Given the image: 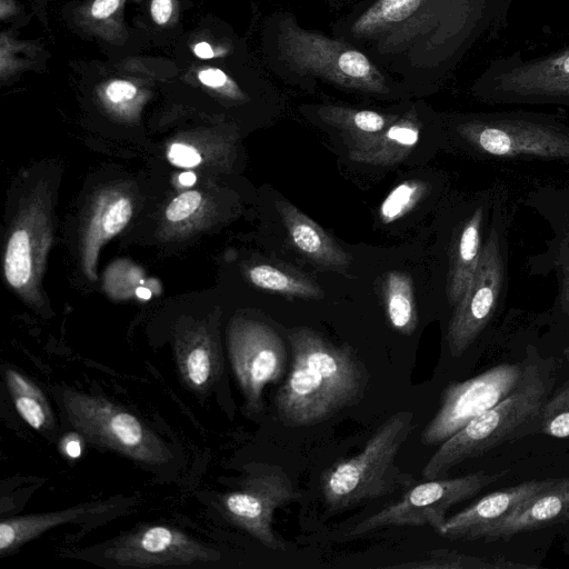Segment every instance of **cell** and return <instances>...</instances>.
<instances>
[{
  "label": "cell",
  "instance_id": "6da1fadb",
  "mask_svg": "<svg viewBox=\"0 0 569 569\" xmlns=\"http://www.w3.org/2000/svg\"><path fill=\"white\" fill-rule=\"evenodd\" d=\"M291 367L276 395L279 418L288 426L319 423L357 403L368 373L349 346H338L310 328L289 335Z\"/></svg>",
  "mask_w": 569,
  "mask_h": 569
},
{
  "label": "cell",
  "instance_id": "7a4b0ae2",
  "mask_svg": "<svg viewBox=\"0 0 569 569\" xmlns=\"http://www.w3.org/2000/svg\"><path fill=\"white\" fill-rule=\"evenodd\" d=\"M276 73L316 78L342 89L388 96L393 79L363 51L340 39L303 29L290 13L274 18Z\"/></svg>",
  "mask_w": 569,
  "mask_h": 569
},
{
  "label": "cell",
  "instance_id": "3957f363",
  "mask_svg": "<svg viewBox=\"0 0 569 569\" xmlns=\"http://www.w3.org/2000/svg\"><path fill=\"white\" fill-rule=\"evenodd\" d=\"M552 383L548 367L526 366L518 387L509 396L440 443L422 469L423 478H446L455 466L516 438L540 418Z\"/></svg>",
  "mask_w": 569,
  "mask_h": 569
},
{
  "label": "cell",
  "instance_id": "277c9868",
  "mask_svg": "<svg viewBox=\"0 0 569 569\" xmlns=\"http://www.w3.org/2000/svg\"><path fill=\"white\" fill-rule=\"evenodd\" d=\"M413 412L388 417L357 455L326 469L320 489L326 507L341 511L410 488L415 479L396 463L397 456L415 429Z\"/></svg>",
  "mask_w": 569,
  "mask_h": 569
},
{
  "label": "cell",
  "instance_id": "5b68a950",
  "mask_svg": "<svg viewBox=\"0 0 569 569\" xmlns=\"http://www.w3.org/2000/svg\"><path fill=\"white\" fill-rule=\"evenodd\" d=\"M508 192L495 184L493 202L482 253L462 298L452 308L446 341L452 357L462 356L502 308L509 284L508 234L511 222Z\"/></svg>",
  "mask_w": 569,
  "mask_h": 569
},
{
  "label": "cell",
  "instance_id": "8992f818",
  "mask_svg": "<svg viewBox=\"0 0 569 569\" xmlns=\"http://www.w3.org/2000/svg\"><path fill=\"white\" fill-rule=\"evenodd\" d=\"M473 156L569 163V127L543 114L507 112L461 119L453 128Z\"/></svg>",
  "mask_w": 569,
  "mask_h": 569
},
{
  "label": "cell",
  "instance_id": "52a82bcc",
  "mask_svg": "<svg viewBox=\"0 0 569 569\" xmlns=\"http://www.w3.org/2000/svg\"><path fill=\"white\" fill-rule=\"evenodd\" d=\"M62 403L70 423L91 443L144 463H164L172 457L137 416L100 396L66 391Z\"/></svg>",
  "mask_w": 569,
  "mask_h": 569
},
{
  "label": "cell",
  "instance_id": "ba28073f",
  "mask_svg": "<svg viewBox=\"0 0 569 569\" xmlns=\"http://www.w3.org/2000/svg\"><path fill=\"white\" fill-rule=\"evenodd\" d=\"M506 473L480 471L457 478L428 479L411 486L399 499L356 523L347 536L357 538L382 528L426 526L439 535L452 506L473 497Z\"/></svg>",
  "mask_w": 569,
  "mask_h": 569
},
{
  "label": "cell",
  "instance_id": "9c48e42d",
  "mask_svg": "<svg viewBox=\"0 0 569 569\" xmlns=\"http://www.w3.org/2000/svg\"><path fill=\"white\" fill-rule=\"evenodd\" d=\"M300 497L281 467L260 463L249 471L236 490L221 497L220 507L230 522L264 547L281 551L284 542L272 528L274 512Z\"/></svg>",
  "mask_w": 569,
  "mask_h": 569
},
{
  "label": "cell",
  "instance_id": "30bf717a",
  "mask_svg": "<svg viewBox=\"0 0 569 569\" xmlns=\"http://www.w3.org/2000/svg\"><path fill=\"white\" fill-rule=\"evenodd\" d=\"M522 373L519 363H501L470 379L449 383L442 391L437 412L421 432V442L425 446L442 443L509 396L518 387Z\"/></svg>",
  "mask_w": 569,
  "mask_h": 569
},
{
  "label": "cell",
  "instance_id": "8fae6325",
  "mask_svg": "<svg viewBox=\"0 0 569 569\" xmlns=\"http://www.w3.org/2000/svg\"><path fill=\"white\" fill-rule=\"evenodd\" d=\"M228 350L246 409L258 413L263 408L264 388L277 382L284 372V343L268 325L238 319L229 329Z\"/></svg>",
  "mask_w": 569,
  "mask_h": 569
},
{
  "label": "cell",
  "instance_id": "7c38bea8",
  "mask_svg": "<svg viewBox=\"0 0 569 569\" xmlns=\"http://www.w3.org/2000/svg\"><path fill=\"white\" fill-rule=\"evenodd\" d=\"M523 204L535 210L551 231L546 249L528 259L529 272L555 276L552 312L569 321V186L538 187L527 193Z\"/></svg>",
  "mask_w": 569,
  "mask_h": 569
},
{
  "label": "cell",
  "instance_id": "4fadbf2b",
  "mask_svg": "<svg viewBox=\"0 0 569 569\" xmlns=\"http://www.w3.org/2000/svg\"><path fill=\"white\" fill-rule=\"evenodd\" d=\"M104 556L119 566H191L217 561L220 553L170 526H144L116 539Z\"/></svg>",
  "mask_w": 569,
  "mask_h": 569
},
{
  "label": "cell",
  "instance_id": "5bb4252c",
  "mask_svg": "<svg viewBox=\"0 0 569 569\" xmlns=\"http://www.w3.org/2000/svg\"><path fill=\"white\" fill-rule=\"evenodd\" d=\"M495 184L482 191L457 224L446 276V298L453 308L462 298L478 267L489 226Z\"/></svg>",
  "mask_w": 569,
  "mask_h": 569
},
{
  "label": "cell",
  "instance_id": "9a60e30c",
  "mask_svg": "<svg viewBox=\"0 0 569 569\" xmlns=\"http://www.w3.org/2000/svg\"><path fill=\"white\" fill-rule=\"evenodd\" d=\"M556 480L533 479L491 492L448 518L439 536L450 540H479L486 529L509 516Z\"/></svg>",
  "mask_w": 569,
  "mask_h": 569
},
{
  "label": "cell",
  "instance_id": "2e32d148",
  "mask_svg": "<svg viewBox=\"0 0 569 569\" xmlns=\"http://www.w3.org/2000/svg\"><path fill=\"white\" fill-rule=\"evenodd\" d=\"M496 90L516 100L569 101V50L496 77Z\"/></svg>",
  "mask_w": 569,
  "mask_h": 569
},
{
  "label": "cell",
  "instance_id": "e0dca14e",
  "mask_svg": "<svg viewBox=\"0 0 569 569\" xmlns=\"http://www.w3.org/2000/svg\"><path fill=\"white\" fill-rule=\"evenodd\" d=\"M569 521V477L538 492L522 506L488 529L480 539L486 542L509 540L516 535Z\"/></svg>",
  "mask_w": 569,
  "mask_h": 569
},
{
  "label": "cell",
  "instance_id": "ac0fdd59",
  "mask_svg": "<svg viewBox=\"0 0 569 569\" xmlns=\"http://www.w3.org/2000/svg\"><path fill=\"white\" fill-rule=\"evenodd\" d=\"M276 209L293 247L311 261L329 269L345 270L352 258L310 217L292 203L276 201Z\"/></svg>",
  "mask_w": 569,
  "mask_h": 569
},
{
  "label": "cell",
  "instance_id": "d6986e66",
  "mask_svg": "<svg viewBox=\"0 0 569 569\" xmlns=\"http://www.w3.org/2000/svg\"><path fill=\"white\" fill-rule=\"evenodd\" d=\"M421 123L415 109L397 117L382 132L349 148L350 160L392 166L406 159L420 139Z\"/></svg>",
  "mask_w": 569,
  "mask_h": 569
},
{
  "label": "cell",
  "instance_id": "ffe728a7",
  "mask_svg": "<svg viewBox=\"0 0 569 569\" xmlns=\"http://www.w3.org/2000/svg\"><path fill=\"white\" fill-rule=\"evenodd\" d=\"M177 365L184 383L200 392L211 388L223 370L219 346L203 329L192 331L179 341Z\"/></svg>",
  "mask_w": 569,
  "mask_h": 569
},
{
  "label": "cell",
  "instance_id": "44dd1931",
  "mask_svg": "<svg viewBox=\"0 0 569 569\" xmlns=\"http://www.w3.org/2000/svg\"><path fill=\"white\" fill-rule=\"evenodd\" d=\"M110 507L108 502H89L53 512L2 519L0 522V555L6 556L12 553L22 545L53 527L74 521L82 517L103 513L108 511Z\"/></svg>",
  "mask_w": 569,
  "mask_h": 569
},
{
  "label": "cell",
  "instance_id": "7402d4cb",
  "mask_svg": "<svg viewBox=\"0 0 569 569\" xmlns=\"http://www.w3.org/2000/svg\"><path fill=\"white\" fill-rule=\"evenodd\" d=\"M315 112L322 122L338 129L349 138L350 146L379 134L399 116L337 104L317 106Z\"/></svg>",
  "mask_w": 569,
  "mask_h": 569
},
{
  "label": "cell",
  "instance_id": "603a6c76",
  "mask_svg": "<svg viewBox=\"0 0 569 569\" xmlns=\"http://www.w3.org/2000/svg\"><path fill=\"white\" fill-rule=\"evenodd\" d=\"M6 386L20 417L33 429L44 431L53 426V413L43 391L19 371L4 370Z\"/></svg>",
  "mask_w": 569,
  "mask_h": 569
},
{
  "label": "cell",
  "instance_id": "cb8c5ba5",
  "mask_svg": "<svg viewBox=\"0 0 569 569\" xmlns=\"http://www.w3.org/2000/svg\"><path fill=\"white\" fill-rule=\"evenodd\" d=\"M383 300L391 328L400 335L413 333L418 315L409 274L399 270L390 271L383 281Z\"/></svg>",
  "mask_w": 569,
  "mask_h": 569
},
{
  "label": "cell",
  "instance_id": "d4e9b609",
  "mask_svg": "<svg viewBox=\"0 0 569 569\" xmlns=\"http://www.w3.org/2000/svg\"><path fill=\"white\" fill-rule=\"evenodd\" d=\"M250 281L258 288L287 297L320 299L323 291L308 277L277 266L259 263L248 270Z\"/></svg>",
  "mask_w": 569,
  "mask_h": 569
},
{
  "label": "cell",
  "instance_id": "484cf974",
  "mask_svg": "<svg viewBox=\"0 0 569 569\" xmlns=\"http://www.w3.org/2000/svg\"><path fill=\"white\" fill-rule=\"evenodd\" d=\"M132 212V203L127 197L109 199L96 211L89 227L87 241L88 264L91 263V256L94 259L98 247L127 226Z\"/></svg>",
  "mask_w": 569,
  "mask_h": 569
},
{
  "label": "cell",
  "instance_id": "4316f807",
  "mask_svg": "<svg viewBox=\"0 0 569 569\" xmlns=\"http://www.w3.org/2000/svg\"><path fill=\"white\" fill-rule=\"evenodd\" d=\"M511 561L497 557L490 561L451 549H435L422 559L391 566L407 569H489L510 568Z\"/></svg>",
  "mask_w": 569,
  "mask_h": 569
},
{
  "label": "cell",
  "instance_id": "83f0119b",
  "mask_svg": "<svg viewBox=\"0 0 569 569\" xmlns=\"http://www.w3.org/2000/svg\"><path fill=\"white\" fill-rule=\"evenodd\" d=\"M4 276L10 286L23 288L33 272L31 240L27 230L12 232L6 249Z\"/></svg>",
  "mask_w": 569,
  "mask_h": 569
},
{
  "label": "cell",
  "instance_id": "f1b7e54d",
  "mask_svg": "<svg viewBox=\"0 0 569 569\" xmlns=\"http://www.w3.org/2000/svg\"><path fill=\"white\" fill-rule=\"evenodd\" d=\"M427 184L420 180H406L395 187L382 201L379 217L383 223H391L407 214L420 201Z\"/></svg>",
  "mask_w": 569,
  "mask_h": 569
},
{
  "label": "cell",
  "instance_id": "f546056e",
  "mask_svg": "<svg viewBox=\"0 0 569 569\" xmlns=\"http://www.w3.org/2000/svg\"><path fill=\"white\" fill-rule=\"evenodd\" d=\"M540 419L546 435L558 439L569 438V386L546 400Z\"/></svg>",
  "mask_w": 569,
  "mask_h": 569
},
{
  "label": "cell",
  "instance_id": "4dcf8cb0",
  "mask_svg": "<svg viewBox=\"0 0 569 569\" xmlns=\"http://www.w3.org/2000/svg\"><path fill=\"white\" fill-rule=\"evenodd\" d=\"M202 196L198 191H186L174 198L166 210L169 221L178 222L189 218L200 207Z\"/></svg>",
  "mask_w": 569,
  "mask_h": 569
},
{
  "label": "cell",
  "instance_id": "1f68e13d",
  "mask_svg": "<svg viewBox=\"0 0 569 569\" xmlns=\"http://www.w3.org/2000/svg\"><path fill=\"white\" fill-rule=\"evenodd\" d=\"M169 161L181 168H192L201 162V154L196 148L184 143H173L168 150Z\"/></svg>",
  "mask_w": 569,
  "mask_h": 569
},
{
  "label": "cell",
  "instance_id": "d6a6232c",
  "mask_svg": "<svg viewBox=\"0 0 569 569\" xmlns=\"http://www.w3.org/2000/svg\"><path fill=\"white\" fill-rule=\"evenodd\" d=\"M136 93V87L127 81H113L106 89L108 99L113 103L129 101Z\"/></svg>",
  "mask_w": 569,
  "mask_h": 569
},
{
  "label": "cell",
  "instance_id": "836d02e7",
  "mask_svg": "<svg viewBox=\"0 0 569 569\" xmlns=\"http://www.w3.org/2000/svg\"><path fill=\"white\" fill-rule=\"evenodd\" d=\"M60 451L69 459H77L82 455L83 442L82 436L78 432H69L64 435L59 443Z\"/></svg>",
  "mask_w": 569,
  "mask_h": 569
},
{
  "label": "cell",
  "instance_id": "e575fe53",
  "mask_svg": "<svg viewBox=\"0 0 569 569\" xmlns=\"http://www.w3.org/2000/svg\"><path fill=\"white\" fill-rule=\"evenodd\" d=\"M172 11L171 0H152L151 3V14L153 20L159 23H166Z\"/></svg>",
  "mask_w": 569,
  "mask_h": 569
},
{
  "label": "cell",
  "instance_id": "d590c367",
  "mask_svg": "<svg viewBox=\"0 0 569 569\" xmlns=\"http://www.w3.org/2000/svg\"><path fill=\"white\" fill-rule=\"evenodd\" d=\"M119 6V0H96L91 8L94 18L102 19L113 13Z\"/></svg>",
  "mask_w": 569,
  "mask_h": 569
},
{
  "label": "cell",
  "instance_id": "8d00e7d4",
  "mask_svg": "<svg viewBox=\"0 0 569 569\" xmlns=\"http://www.w3.org/2000/svg\"><path fill=\"white\" fill-rule=\"evenodd\" d=\"M200 81L209 87H221L226 83L227 77L219 69H207L199 73Z\"/></svg>",
  "mask_w": 569,
  "mask_h": 569
},
{
  "label": "cell",
  "instance_id": "74e56055",
  "mask_svg": "<svg viewBox=\"0 0 569 569\" xmlns=\"http://www.w3.org/2000/svg\"><path fill=\"white\" fill-rule=\"evenodd\" d=\"M194 53L203 59L212 58L213 57V50L207 42H200L194 48Z\"/></svg>",
  "mask_w": 569,
  "mask_h": 569
},
{
  "label": "cell",
  "instance_id": "f35d334b",
  "mask_svg": "<svg viewBox=\"0 0 569 569\" xmlns=\"http://www.w3.org/2000/svg\"><path fill=\"white\" fill-rule=\"evenodd\" d=\"M196 181H197V177L193 172L187 171V172H182L179 176V182L182 186L190 187V186L194 184Z\"/></svg>",
  "mask_w": 569,
  "mask_h": 569
},
{
  "label": "cell",
  "instance_id": "ab89813d",
  "mask_svg": "<svg viewBox=\"0 0 569 569\" xmlns=\"http://www.w3.org/2000/svg\"><path fill=\"white\" fill-rule=\"evenodd\" d=\"M136 295L138 296V298L143 299V300H148L151 298V291L144 287L137 288Z\"/></svg>",
  "mask_w": 569,
  "mask_h": 569
}]
</instances>
